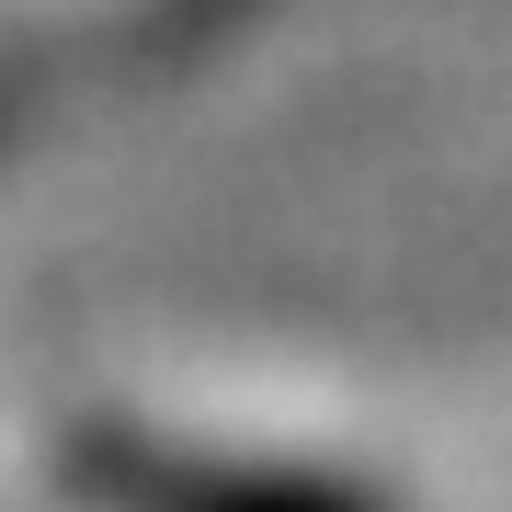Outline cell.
I'll return each instance as SVG.
<instances>
[{
	"mask_svg": "<svg viewBox=\"0 0 512 512\" xmlns=\"http://www.w3.org/2000/svg\"><path fill=\"white\" fill-rule=\"evenodd\" d=\"M57 512H444L399 444L251 387H160L57 433Z\"/></svg>",
	"mask_w": 512,
	"mask_h": 512,
	"instance_id": "cell-1",
	"label": "cell"
}]
</instances>
